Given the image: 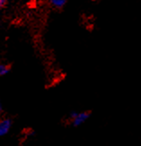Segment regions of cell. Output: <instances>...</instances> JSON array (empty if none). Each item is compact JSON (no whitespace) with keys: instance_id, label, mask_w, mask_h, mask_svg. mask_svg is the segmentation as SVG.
Masks as SVG:
<instances>
[{"instance_id":"obj_1","label":"cell","mask_w":141,"mask_h":146,"mask_svg":"<svg viewBox=\"0 0 141 146\" xmlns=\"http://www.w3.org/2000/svg\"><path fill=\"white\" fill-rule=\"evenodd\" d=\"M90 117V113L89 112H76L72 111L70 113V118H71V122L74 126H80L85 122L87 121V119Z\"/></svg>"},{"instance_id":"obj_2","label":"cell","mask_w":141,"mask_h":146,"mask_svg":"<svg viewBox=\"0 0 141 146\" xmlns=\"http://www.w3.org/2000/svg\"><path fill=\"white\" fill-rule=\"evenodd\" d=\"M11 126V121L9 119H5L0 121V136L5 135Z\"/></svg>"},{"instance_id":"obj_3","label":"cell","mask_w":141,"mask_h":146,"mask_svg":"<svg viewBox=\"0 0 141 146\" xmlns=\"http://www.w3.org/2000/svg\"><path fill=\"white\" fill-rule=\"evenodd\" d=\"M49 1L53 5H55L56 7H61V6L65 5L67 0H49Z\"/></svg>"},{"instance_id":"obj_4","label":"cell","mask_w":141,"mask_h":146,"mask_svg":"<svg viewBox=\"0 0 141 146\" xmlns=\"http://www.w3.org/2000/svg\"><path fill=\"white\" fill-rule=\"evenodd\" d=\"M9 72V67L4 66V65H0V76L5 75Z\"/></svg>"},{"instance_id":"obj_5","label":"cell","mask_w":141,"mask_h":146,"mask_svg":"<svg viewBox=\"0 0 141 146\" xmlns=\"http://www.w3.org/2000/svg\"><path fill=\"white\" fill-rule=\"evenodd\" d=\"M7 3V0H0V8L4 7V6Z\"/></svg>"},{"instance_id":"obj_6","label":"cell","mask_w":141,"mask_h":146,"mask_svg":"<svg viewBox=\"0 0 141 146\" xmlns=\"http://www.w3.org/2000/svg\"><path fill=\"white\" fill-rule=\"evenodd\" d=\"M0 110H1V107H0Z\"/></svg>"}]
</instances>
